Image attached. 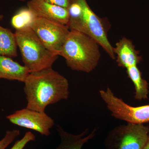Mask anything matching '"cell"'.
Here are the masks:
<instances>
[{"mask_svg": "<svg viewBox=\"0 0 149 149\" xmlns=\"http://www.w3.org/2000/svg\"><path fill=\"white\" fill-rule=\"evenodd\" d=\"M24 83L28 109L44 112L49 105L69 97L68 80L52 68L30 72Z\"/></svg>", "mask_w": 149, "mask_h": 149, "instance_id": "1", "label": "cell"}, {"mask_svg": "<svg viewBox=\"0 0 149 149\" xmlns=\"http://www.w3.org/2000/svg\"><path fill=\"white\" fill-rule=\"evenodd\" d=\"M100 46L89 35L70 30L59 56L72 70L90 73L97 67L100 59Z\"/></svg>", "mask_w": 149, "mask_h": 149, "instance_id": "2", "label": "cell"}, {"mask_svg": "<svg viewBox=\"0 0 149 149\" xmlns=\"http://www.w3.org/2000/svg\"><path fill=\"white\" fill-rule=\"evenodd\" d=\"M68 9L69 19L67 27L89 35L96 40L113 60L116 59L113 47L107 37L103 20L97 15L86 0H70Z\"/></svg>", "mask_w": 149, "mask_h": 149, "instance_id": "3", "label": "cell"}, {"mask_svg": "<svg viewBox=\"0 0 149 149\" xmlns=\"http://www.w3.org/2000/svg\"><path fill=\"white\" fill-rule=\"evenodd\" d=\"M15 34L24 65L30 72L52 68L59 56L46 47L31 27L15 30Z\"/></svg>", "mask_w": 149, "mask_h": 149, "instance_id": "4", "label": "cell"}, {"mask_svg": "<svg viewBox=\"0 0 149 149\" xmlns=\"http://www.w3.org/2000/svg\"><path fill=\"white\" fill-rule=\"evenodd\" d=\"M149 134V127L127 123L116 126L104 140L105 149H143Z\"/></svg>", "mask_w": 149, "mask_h": 149, "instance_id": "5", "label": "cell"}, {"mask_svg": "<svg viewBox=\"0 0 149 149\" xmlns=\"http://www.w3.org/2000/svg\"><path fill=\"white\" fill-rule=\"evenodd\" d=\"M100 95L112 116L116 119L135 124H143L149 122V104L130 106L118 97L109 88L100 91Z\"/></svg>", "mask_w": 149, "mask_h": 149, "instance_id": "6", "label": "cell"}, {"mask_svg": "<svg viewBox=\"0 0 149 149\" xmlns=\"http://www.w3.org/2000/svg\"><path fill=\"white\" fill-rule=\"evenodd\" d=\"M30 27L46 47L59 56L70 30L63 24L35 17Z\"/></svg>", "mask_w": 149, "mask_h": 149, "instance_id": "7", "label": "cell"}, {"mask_svg": "<svg viewBox=\"0 0 149 149\" xmlns=\"http://www.w3.org/2000/svg\"><path fill=\"white\" fill-rule=\"evenodd\" d=\"M13 124L37 131L42 136H48L55 122L45 112H40L27 108L18 110L7 116Z\"/></svg>", "mask_w": 149, "mask_h": 149, "instance_id": "8", "label": "cell"}, {"mask_svg": "<svg viewBox=\"0 0 149 149\" xmlns=\"http://www.w3.org/2000/svg\"><path fill=\"white\" fill-rule=\"evenodd\" d=\"M27 8L36 17H41L65 25L69 19L68 9L47 2L44 0H30Z\"/></svg>", "mask_w": 149, "mask_h": 149, "instance_id": "9", "label": "cell"}, {"mask_svg": "<svg viewBox=\"0 0 149 149\" xmlns=\"http://www.w3.org/2000/svg\"><path fill=\"white\" fill-rule=\"evenodd\" d=\"M113 52L118 65L125 69L136 66L142 60L139 51L131 40L123 37L113 47Z\"/></svg>", "mask_w": 149, "mask_h": 149, "instance_id": "10", "label": "cell"}, {"mask_svg": "<svg viewBox=\"0 0 149 149\" xmlns=\"http://www.w3.org/2000/svg\"><path fill=\"white\" fill-rule=\"evenodd\" d=\"M56 130L60 137L61 143L55 149H82L84 144L95 137L97 129L95 128L88 135V129L78 135L66 132L60 125H57Z\"/></svg>", "mask_w": 149, "mask_h": 149, "instance_id": "11", "label": "cell"}, {"mask_svg": "<svg viewBox=\"0 0 149 149\" xmlns=\"http://www.w3.org/2000/svg\"><path fill=\"white\" fill-rule=\"evenodd\" d=\"M29 70L11 58L0 55V79L17 80L24 83L28 74Z\"/></svg>", "mask_w": 149, "mask_h": 149, "instance_id": "12", "label": "cell"}, {"mask_svg": "<svg viewBox=\"0 0 149 149\" xmlns=\"http://www.w3.org/2000/svg\"><path fill=\"white\" fill-rule=\"evenodd\" d=\"M126 69L128 77L133 82L135 87V99L138 100L148 99L149 84L146 80L142 78V72L137 65Z\"/></svg>", "mask_w": 149, "mask_h": 149, "instance_id": "13", "label": "cell"}, {"mask_svg": "<svg viewBox=\"0 0 149 149\" xmlns=\"http://www.w3.org/2000/svg\"><path fill=\"white\" fill-rule=\"evenodd\" d=\"M17 49L15 33L0 25V55L11 58L15 57L17 56Z\"/></svg>", "mask_w": 149, "mask_h": 149, "instance_id": "14", "label": "cell"}, {"mask_svg": "<svg viewBox=\"0 0 149 149\" xmlns=\"http://www.w3.org/2000/svg\"><path fill=\"white\" fill-rule=\"evenodd\" d=\"M35 17L29 9H22L13 17L11 24L15 30L30 27Z\"/></svg>", "mask_w": 149, "mask_h": 149, "instance_id": "15", "label": "cell"}, {"mask_svg": "<svg viewBox=\"0 0 149 149\" xmlns=\"http://www.w3.org/2000/svg\"><path fill=\"white\" fill-rule=\"evenodd\" d=\"M19 134L20 131L16 129L7 131L4 137L0 140V149H6Z\"/></svg>", "mask_w": 149, "mask_h": 149, "instance_id": "16", "label": "cell"}, {"mask_svg": "<svg viewBox=\"0 0 149 149\" xmlns=\"http://www.w3.org/2000/svg\"><path fill=\"white\" fill-rule=\"evenodd\" d=\"M35 140V135L30 131H28L21 139L16 141L10 149H24L28 143Z\"/></svg>", "mask_w": 149, "mask_h": 149, "instance_id": "17", "label": "cell"}, {"mask_svg": "<svg viewBox=\"0 0 149 149\" xmlns=\"http://www.w3.org/2000/svg\"><path fill=\"white\" fill-rule=\"evenodd\" d=\"M47 2L68 9L70 6V0H44Z\"/></svg>", "mask_w": 149, "mask_h": 149, "instance_id": "18", "label": "cell"}, {"mask_svg": "<svg viewBox=\"0 0 149 149\" xmlns=\"http://www.w3.org/2000/svg\"><path fill=\"white\" fill-rule=\"evenodd\" d=\"M143 149H149V134L148 136V140H147L146 145L144 146Z\"/></svg>", "mask_w": 149, "mask_h": 149, "instance_id": "19", "label": "cell"}, {"mask_svg": "<svg viewBox=\"0 0 149 149\" xmlns=\"http://www.w3.org/2000/svg\"><path fill=\"white\" fill-rule=\"evenodd\" d=\"M4 16L3 15L0 14V20H2L3 19V18Z\"/></svg>", "mask_w": 149, "mask_h": 149, "instance_id": "20", "label": "cell"}, {"mask_svg": "<svg viewBox=\"0 0 149 149\" xmlns=\"http://www.w3.org/2000/svg\"><path fill=\"white\" fill-rule=\"evenodd\" d=\"M20 1H26V0H20Z\"/></svg>", "mask_w": 149, "mask_h": 149, "instance_id": "21", "label": "cell"}]
</instances>
